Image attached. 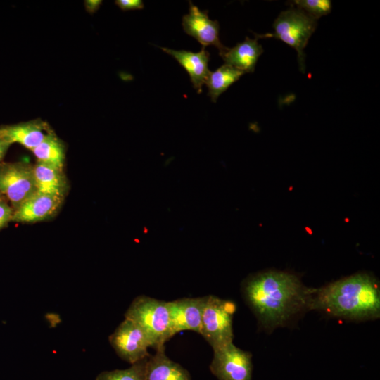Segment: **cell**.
<instances>
[{
    "instance_id": "obj_1",
    "label": "cell",
    "mask_w": 380,
    "mask_h": 380,
    "mask_svg": "<svg viewBox=\"0 0 380 380\" xmlns=\"http://www.w3.org/2000/svg\"><path fill=\"white\" fill-rule=\"evenodd\" d=\"M314 289L283 271L269 270L248 277L243 285L247 304L265 328L284 326L305 310H310Z\"/></svg>"
},
{
    "instance_id": "obj_2",
    "label": "cell",
    "mask_w": 380,
    "mask_h": 380,
    "mask_svg": "<svg viewBox=\"0 0 380 380\" xmlns=\"http://www.w3.org/2000/svg\"><path fill=\"white\" fill-rule=\"evenodd\" d=\"M350 320L379 317L380 290L377 281L366 273H357L314 289L310 310Z\"/></svg>"
},
{
    "instance_id": "obj_3",
    "label": "cell",
    "mask_w": 380,
    "mask_h": 380,
    "mask_svg": "<svg viewBox=\"0 0 380 380\" xmlns=\"http://www.w3.org/2000/svg\"><path fill=\"white\" fill-rule=\"evenodd\" d=\"M125 317L144 330L156 350L165 348V343L172 337L166 301L139 296L134 299Z\"/></svg>"
},
{
    "instance_id": "obj_4",
    "label": "cell",
    "mask_w": 380,
    "mask_h": 380,
    "mask_svg": "<svg viewBox=\"0 0 380 380\" xmlns=\"http://www.w3.org/2000/svg\"><path fill=\"white\" fill-rule=\"evenodd\" d=\"M317 20L303 11L291 6L279 13L273 23V33L256 34L258 38H275L295 49L298 53L299 69L305 72L304 49L317 27Z\"/></svg>"
},
{
    "instance_id": "obj_5",
    "label": "cell",
    "mask_w": 380,
    "mask_h": 380,
    "mask_svg": "<svg viewBox=\"0 0 380 380\" xmlns=\"http://www.w3.org/2000/svg\"><path fill=\"white\" fill-rule=\"evenodd\" d=\"M235 303L217 296H207L202 315L200 334L213 349L233 343V316Z\"/></svg>"
},
{
    "instance_id": "obj_6",
    "label": "cell",
    "mask_w": 380,
    "mask_h": 380,
    "mask_svg": "<svg viewBox=\"0 0 380 380\" xmlns=\"http://www.w3.org/2000/svg\"><path fill=\"white\" fill-rule=\"evenodd\" d=\"M37 192L33 165L21 162L0 164V193L13 210Z\"/></svg>"
},
{
    "instance_id": "obj_7",
    "label": "cell",
    "mask_w": 380,
    "mask_h": 380,
    "mask_svg": "<svg viewBox=\"0 0 380 380\" xmlns=\"http://www.w3.org/2000/svg\"><path fill=\"white\" fill-rule=\"evenodd\" d=\"M213 350V357L210 369L218 380H251L253 363L251 353L240 349L233 343Z\"/></svg>"
},
{
    "instance_id": "obj_8",
    "label": "cell",
    "mask_w": 380,
    "mask_h": 380,
    "mask_svg": "<svg viewBox=\"0 0 380 380\" xmlns=\"http://www.w3.org/2000/svg\"><path fill=\"white\" fill-rule=\"evenodd\" d=\"M117 355L132 365L148 357V349L153 344L144 330L134 322L125 319L109 336Z\"/></svg>"
},
{
    "instance_id": "obj_9",
    "label": "cell",
    "mask_w": 380,
    "mask_h": 380,
    "mask_svg": "<svg viewBox=\"0 0 380 380\" xmlns=\"http://www.w3.org/2000/svg\"><path fill=\"white\" fill-rule=\"evenodd\" d=\"M206 298L207 296L183 298L167 302L172 336L177 333L188 330L200 334Z\"/></svg>"
},
{
    "instance_id": "obj_10",
    "label": "cell",
    "mask_w": 380,
    "mask_h": 380,
    "mask_svg": "<svg viewBox=\"0 0 380 380\" xmlns=\"http://www.w3.org/2000/svg\"><path fill=\"white\" fill-rule=\"evenodd\" d=\"M182 27L187 34L196 39L203 47L215 46L219 50V54L227 48L220 40L218 21L210 20L208 11H201L191 1H189V13L182 17Z\"/></svg>"
},
{
    "instance_id": "obj_11",
    "label": "cell",
    "mask_w": 380,
    "mask_h": 380,
    "mask_svg": "<svg viewBox=\"0 0 380 380\" xmlns=\"http://www.w3.org/2000/svg\"><path fill=\"white\" fill-rule=\"evenodd\" d=\"M64 198L37 192L13 210L11 221L36 222L52 217L58 211Z\"/></svg>"
},
{
    "instance_id": "obj_12",
    "label": "cell",
    "mask_w": 380,
    "mask_h": 380,
    "mask_svg": "<svg viewBox=\"0 0 380 380\" xmlns=\"http://www.w3.org/2000/svg\"><path fill=\"white\" fill-rule=\"evenodd\" d=\"M161 49L172 56L186 70L194 87L198 93H201L202 87L210 72L208 68L210 53L205 47L203 46L198 52L173 50L165 47H162Z\"/></svg>"
},
{
    "instance_id": "obj_13",
    "label": "cell",
    "mask_w": 380,
    "mask_h": 380,
    "mask_svg": "<svg viewBox=\"0 0 380 380\" xmlns=\"http://www.w3.org/2000/svg\"><path fill=\"white\" fill-rule=\"evenodd\" d=\"M51 131L42 120H32L0 127V139L18 143L32 151Z\"/></svg>"
},
{
    "instance_id": "obj_14",
    "label": "cell",
    "mask_w": 380,
    "mask_h": 380,
    "mask_svg": "<svg viewBox=\"0 0 380 380\" xmlns=\"http://www.w3.org/2000/svg\"><path fill=\"white\" fill-rule=\"evenodd\" d=\"M262 53L263 49L258 42V38L252 39L246 37L243 42L232 48L227 47L220 56L225 63L245 74L254 72L258 58Z\"/></svg>"
},
{
    "instance_id": "obj_15",
    "label": "cell",
    "mask_w": 380,
    "mask_h": 380,
    "mask_svg": "<svg viewBox=\"0 0 380 380\" xmlns=\"http://www.w3.org/2000/svg\"><path fill=\"white\" fill-rule=\"evenodd\" d=\"M146 380H191L189 372L179 364L170 360L165 348L156 350L146 361Z\"/></svg>"
},
{
    "instance_id": "obj_16",
    "label": "cell",
    "mask_w": 380,
    "mask_h": 380,
    "mask_svg": "<svg viewBox=\"0 0 380 380\" xmlns=\"http://www.w3.org/2000/svg\"><path fill=\"white\" fill-rule=\"evenodd\" d=\"M33 168L37 192L64 198L68 185L63 170L40 161Z\"/></svg>"
},
{
    "instance_id": "obj_17",
    "label": "cell",
    "mask_w": 380,
    "mask_h": 380,
    "mask_svg": "<svg viewBox=\"0 0 380 380\" xmlns=\"http://www.w3.org/2000/svg\"><path fill=\"white\" fill-rule=\"evenodd\" d=\"M37 161L53 165L63 170L65 158L63 144L52 132L48 133L42 142L32 151Z\"/></svg>"
},
{
    "instance_id": "obj_18",
    "label": "cell",
    "mask_w": 380,
    "mask_h": 380,
    "mask_svg": "<svg viewBox=\"0 0 380 380\" xmlns=\"http://www.w3.org/2000/svg\"><path fill=\"white\" fill-rule=\"evenodd\" d=\"M244 73L233 66L224 63L214 72H210L205 84L208 96L212 101L216 102L218 97Z\"/></svg>"
},
{
    "instance_id": "obj_19",
    "label": "cell",
    "mask_w": 380,
    "mask_h": 380,
    "mask_svg": "<svg viewBox=\"0 0 380 380\" xmlns=\"http://www.w3.org/2000/svg\"><path fill=\"white\" fill-rule=\"evenodd\" d=\"M147 358L132 365L125 369H115L100 373L96 380H146L145 370Z\"/></svg>"
},
{
    "instance_id": "obj_20",
    "label": "cell",
    "mask_w": 380,
    "mask_h": 380,
    "mask_svg": "<svg viewBox=\"0 0 380 380\" xmlns=\"http://www.w3.org/2000/svg\"><path fill=\"white\" fill-rule=\"evenodd\" d=\"M289 4L317 20L331 11V1L329 0H295Z\"/></svg>"
},
{
    "instance_id": "obj_21",
    "label": "cell",
    "mask_w": 380,
    "mask_h": 380,
    "mask_svg": "<svg viewBox=\"0 0 380 380\" xmlns=\"http://www.w3.org/2000/svg\"><path fill=\"white\" fill-rule=\"evenodd\" d=\"M13 209L4 199L0 200V229L11 221Z\"/></svg>"
},
{
    "instance_id": "obj_22",
    "label": "cell",
    "mask_w": 380,
    "mask_h": 380,
    "mask_svg": "<svg viewBox=\"0 0 380 380\" xmlns=\"http://www.w3.org/2000/svg\"><path fill=\"white\" fill-rule=\"evenodd\" d=\"M115 4L122 11L144 8V2L141 0H118L115 1Z\"/></svg>"
},
{
    "instance_id": "obj_23",
    "label": "cell",
    "mask_w": 380,
    "mask_h": 380,
    "mask_svg": "<svg viewBox=\"0 0 380 380\" xmlns=\"http://www.w3.org/2000/svg\"><path fill=\"white\" fill-rule=\"evenodd\" d=\"M102 1L100 0H88L85 1V7L87 11L92 13L96 12L100 7Z\"/></svg>"
},
{
    "instance_id": "obj_24",
    "label": "cell",
    "mask_w": 380,
    "mask_h": 380,
    "mask_svg": "<svg viewBox=\"0 0 380 380\" xmlns=\"http://www.w3.org/2000/svg\"><path fill=\"white\" fill-rule=\"evenodd\" d=\"M11 145V144L9 142L0 139V164Z\"/></svg>"
},
{
    "instance_id": "obj_25",
    "label": "cell",
    "mask_w": 380,
    "mask_h": 380,
    "mask_svg": "<svg viewBox=\"0 0 380 380\" xmlns=\"http://www.w3.org/2000/svg\"><path fill=\"white\" fill-rule=\"evenodd\" d=\"M4 199V196L0 193V200Z\"/></svg>"
}]
</instances>
